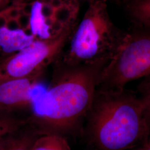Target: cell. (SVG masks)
<instances>
[{
  "label": "cell",
  "instance_id": "13",
  "mask_svg": "<svg viewBox=\"0 0 150 150\" xmlns=\"http://www.w3.org/2000/svg\"><path fill=\"white\" fill-rule=\"evenodd\" d=\"M10 4H15V5H21V4H26L31 3L37 0H8Z\"/></svg>",
  "mask_w": 150,
  "mask_h": 150
},
{
  "label": "cell",
  "instance_id": "5",
  "mask_svg": "<svg viewBox=\"0 0 150 150\" xmlns=\"http://www.w3.org/2000/svg\"><path fill=\"white\" fill-rule=\"evenodd\" d=\"M77 25L47 39H37L18 52L0 57V82L44 72L59 59Z\"/></svg>",
  "mask_w": 150,
  "mask_h": 150
},
{
  "label": "cell",
  "instance_id": "12",
  "mask_svg": "<svg viewBox=\"0 0 150 150\" xmlns=\"http://www.w3.org/2000/svg\"><path fill=\"white\" fill-rule=\"evenodd\" d=\"M131 150H150V136L142 144Z\"/></svg>",
  "mask_w": 150,
  "mask_h": 150
},
{
  "label": "cell",
  "instance_id": "1",
  "mask_svg": "<svg viewBox=\"0 0 150 150\" xmlns=\"http://www.w3.org/2000/svg\"><path fill=\"white\" fill-rule=\"evenodd\" d=\"M54 80L32 106L28 124L41 134H63L80 130L96 95L103 66L54 63Z\"/></svg>",
  "mask_w": 150,
  "mask_h": 150
},
{
  "label": "cell",
  "instance_id": "7",
  "mask_svg": "<svg viewBox=\"0 0 150 150\" xmlns=\"http://www.w3.org/2000/svg\"><path fill=\"white\" fill-rule=\"evenodd\" d=\"M41 134L28 124L0 139V150H32L35 140Z\"/></svg>",
  "mask_w": 150,
  "mask_h": 150
},
{
  "label": "cell",
  "instance_id": "8",
  "mask_svg": "<svg viewBox=\"0 0 150 150\" xmlns=\"http://www.w3.org/2000/svg\"><path fill=\"white\" fill-rule=\"evenodd\" d=\"M125 2L132 20L142 27L150 28V0H127Z\"/></svg>",
  "mask_w": 150,
  "mask_h": 150
},
{
  "label": "cell",
  "instance_id": "4",
  "mask_svg": "<svg viewBox=\"0 0 150 150\" xmlns=\"http://www.w3.org/2000/svg\"><path fill=\"white\" fill-rule=\"evenodd\" d=\"M150 75V33H125L101 71L97 88L121 90Z\"/></svg>",
  "mask_w": 150,
  "mask_h": 150
},
{
  "label": "cell",
  "instance_id": "3",
  "mask_svg": "<svg viewBox=\"0 0 150 150\" xmlns=\"http://www.w3.org/2000/svg\"><path fill=\"white\" fill-rule=\"evenodd\" d=\"M79 22L58 61L68 66H103L110 59L125 32L113 22L107 0H87Z\"/></svg>",
  "mask_w": 150,
  "mask_h": 150
},
{
  "label": "cell",
  "instance_id": "14",
  "mask_svg": "<svg viewBox=\"0 0 150 150\" xmlns=\"http://www.w3.org/2000/svg\"><path fill=\"white\" fill-rule=\"evenodd\" d=\"M10 5V3L8 0H0V11L5 9Z\"/></svg>",
  "mask_w": 150,
  "mask_h": 150
},
{
  "label": "cell",
  "instance_id": "10",
  "mask_svg": "<svg viewBox=\"0 0 150 150\" xmlns=\"http://www.w3.org/2000/svg\"><path fill=\"white\" fill-rule=\"evenodd\" d=\"M28 124L27 118H19L15 114L0 111V139L21 129Z\"/></svg>",
  "mask_w": 150,
  "mask_h": 150
},
{
  "label": "cell",
  "instance_id": "11",
  "mask_svg": "<svg viewBox=\"0 0 150 150\" xmlns=\"http://www.w3.org/2000/svg\"><path fill=\"white\" fill-rule=\"evenodd\" d=\"M141 100L145 113L150 123V75L144 78L139 86Z\"/></svg>",
  "mask_w": 150,
  "mask_h": 150
},
{
  "label": "cell",
  "instance_id": "2",
  "mask_svg": "<svg viewBox=\"0 0 150 150\" xmlns=\"http://www.w3.org/2000/svg\"><path fill=\"white\" fill-rule=\"evenodd\" d=\"M86 120L92 150H131L150 137V123L139 97L125 88H97Z\"/></svg>",
  "mask_w": 150,
  "mask_h": 150
},
{
  "label": "cell",
  "instance_id": "15",
  "mask_svg": "<svg viewBox=\"0 0 150 150\" xmlns=\"http://www.w3.org/2000/svg\"><path fill=\"white\" fill-rule=\"evenodd\" d=\"M122 1H124V2H125V1H127V0H122Z\"/></svg>",
  "mask_w": 150,
  "mask_h": 150
},
{
  "label": "cell",
  "instance_id": "9",
  "mask_svg": "<svg viewBox=\"0 0 150 150\" xmlns=\"http://www.w3.org/2000/svg\"><path fill=\"white\" fill-rule=\"evenodd\" d=\"M32 150H71L67 140L62 135L41 134L35 140Z\"/></svg>",
  "mask_w": 150,
  "mask_h": 150
},
{
  "label": "cell",
  "instance_id": "6",
  "mask_svg": "<svg viewBox=\"0 0 150 150\" xmlns=\"http://www.w3.org/2000/svg\"><path fill=\"white\" fill-rule=\"evenodd\" d=\"M43 73L0 82V111L15 114L19 111L31 109L37 97L33 95V91Z\"/></svg>",
  "mask_w": 150,
  "mask_h": 150
}]
</instances>
